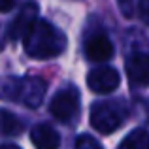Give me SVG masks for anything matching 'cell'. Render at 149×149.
Returning <instances> with one entry per match:
<instances>
[{
    "instance_id": "30bf717a",
    "label": "cell",
    "mask_w": 149,
    "mask_h": 149,
    "mask_svg": "<svg viewBox=\"0 0 149 149\" xmlns=\"http://www.w3.org/2000/svg\"><path fill=\"white\" fill-rule=\"evenodd\" d=\"M25 130V123L15 113L0 109V136H19Z\"/></svg>"
},
{
    "instance_id": "8fae6325",
    "label": "cell",
    "mask_w": 149,
    "mask_h": 149,
    "mask_svg": "<svg viewBox=\"0 0 149 149\" xmlns=\"http://www.w3.org/2000/svg\"><path fill=\"white\" fill-rule=\"evenodd\" d=\"M117 149H149V132L146 128H134L123 138Z\"/></svg>"
},
{
    "instance_id": "ba28073f",
    "label": "cell",
    "mask_w": 149,
    "mask_h": 149,
    "mask_svg": "<svg viewBox=\"0 0 149 149\" xmlns=\"http://www.w3.org/2000/svg\"><path fill=\"white\" fill-rule=\"evenodd\" d=\"M127 76L130 79V83L134 85H146L149 87V55L136 51L127 58Z\"/></svg>"
},
{
    "instance_id": "7c38bea8",
    "label": "cell",
    "mask_w": 149,
    "mask_h": 149,
    "mask_svg": "<svg viewBox=\"0 0 149 149\" xmlns=\"http://www.w3.org/2000/svg\"><path fill=\"white\" fill-rule=\"evenodd\" d=\"M74 147L76 149H104L102 143L96 138H93L91 134H79L74 142Z\"/></svg>"
},
{
    "instance_id": "8992f818",
    "label": "cell",
    "mask_w": 149,
    "mask_h": 149,
    "mask_svg": "<svg viewBox=\"0 0 149 149\" xmlns=\"http://www.w3.org/2000/svg\"><path fill=\"white\" fill-rule=\"evenodd\" d=\"M38 11H40V8H38V4L34 2V0H29V2L23 4L19 13L15 15V19L11 21L10 30H8L11 40L25 38V34L30 30V26L38 21Z\"/></svg>"
},
{
    "instance_id": "52a82bcc",
    "label": "cell",
    "mask_w": 149,
    "mask_h": 149,
    "mask_svg": "<svg viewBox=\"0 0 149 149\" xmlns=\"http://www.w3.org/2000/svg\"><path fill=\"white\" fill-rule=\"evenodd\" d=\"M83 51H85V57H87L89 61L106 62L113 57L115 47H113L111 40H109L104 32H96V34H93V36H89L87 40H85Z\"/></svg>"
},
{
    "instance_id": "2e32d148",
    "label": "cell",
    "mask_w": 149,
    "mask_h": 149,
    "mask_svg": "<svg viewBox=\"0 0 149 149\" xmlns=\"http://www.w3.org/2000/svg\"><path fill=\"white\" fill-rule=\"evenodd\" d=\"M0 149H21L19 146H15V143H2Z\"/></svg>"
},
{
    "instance_id": "6da1fadb",
    "label": "cell",
    "mask_w": 149,
    "mask_h": 149,
    "mask_svg": "<svg viewBox=\"0 0 149 149\" xmlns=\"http://www.w3.org/2000/svg\"><path fill=\"white\" fill-rule=\"evenodd\" d=\"M23 47L32 58H55L66 49V36L53 23L38 19L23 38Z\"/></svg>"
},
{
    "instance_id": "9c48e42d",
    "label": "cell",
    "mask_w": 149,
    "mask_h": 149,
    "mask_svg": "<svg viewBox=\"0 0 149 149\" xmlns=\"http://www.w3.org/2000/svg\"><path fill=\"white\" fill-rule=\"evenodd\" d=\"M30 142L36 149H58L61 146V136L53 127L45 123H40L30 130Z\"/></svg>"
},
{
    "instance_id": "5b68a950",
    "label": "cell",
    "mask_w": 149,
    "mask_h": 149,
    "mask_svg": "<svg viewBox=\"0 0 149 149\" xmlns=\"http://www.w3.org/2000/svg\"><path fill=\"white\" fill-rule=\"evenodd\" d=\"M121 76L115 68L111 66H98V68H93L87 76V85L93 93L96 95H108V93L115 91L119 87Z\"/></svg>"
},
{
    "instance_id": "9a60e30c",
    "label": "cell",
    "mask_w": 149,
    "mask_h": 149,
    "mask_svg": "<svg viewBox=\"0 0 149 149\" xmlns=\"http://www.w3.org/2000/svg\"><path fill=\"white\" fill-rule=\"evenodd\" d=\"M15 2H17V0H0V11H2V13L11 11L15 8Z\"/></svg>"
},
{
    "instance_id": "3957f363",
    "label": "cell",
    "mask_w": 149,
    "mask_h": 149,
    "mask_svg": "<svg viewBox=\"0 0 149 149\" xmlns=\"http://www.w3.org/2000/svg\"><path fill=\"white\" fill-rule=\"evenodd\" d=\"M128 109L121 100L95 102L91 108V127L100 134H111L127 121Z\"/></svg>"
},
{
    "instance_id": "5bb4252c",
    "label": "cell",
    "mask_w": 149,
    "mask_h": 149,
    "mask_svg": "<svg viewBox=\"0 0 149 149\" xmlns=\"http://www.w3.org/2000/svg\"><path fill=\"white\" fill-rule=\"evenodd\" d=\"M119 8L127 17L134 15V0H119Z\"/></svg>"
},
{
    "instance_id": "7a4b0ae2",
    "label": "cell",
    "mask_w": 149,
    "mask_h": 149,
    "mask_svg": "<svg viewBox=\"0 0 149 149\" xmlns=\"http://www.w3.org/2000/svg\"><path fill=\"white\" fill-rule=\"evenodd\" d=\"M47 85L42 77L23 76V77H4L0 79V98L26 106L38 108L44 102Z\"/></svg>"
},
{
    "instance_id": "277c9868",
    "label": "cell",
    "mask_w": 149,
    "mask_h": 149,
    "mask_svg": "<svg viewBox=\"0 0 149 149\" xmlns=\"http://www.w3.org/2000/svg\"><path fill=\"white\" fill-rule=\"evenodd\" d=\"M49 111L61 123H70L72 119H76V115L79 113V93H77V89L68 85V87L57 91L49 102Z\"/></svg>"
},
{
    "instance_id": "4fadbf2b",
    "label": "cell",
    "mask_w": 149,
    "mask_h": 149,
    "mask_svg": "<svg viewBox=\"0 0 149 149\" xmlns=\"http://www.w3.org/2000/svg\"><path fill=\"white\" fill-rule=\"evenodd\" d=\"M138 15L146 25H149V0H140L138 2Z\"/></svg>"
}]
</instances>
